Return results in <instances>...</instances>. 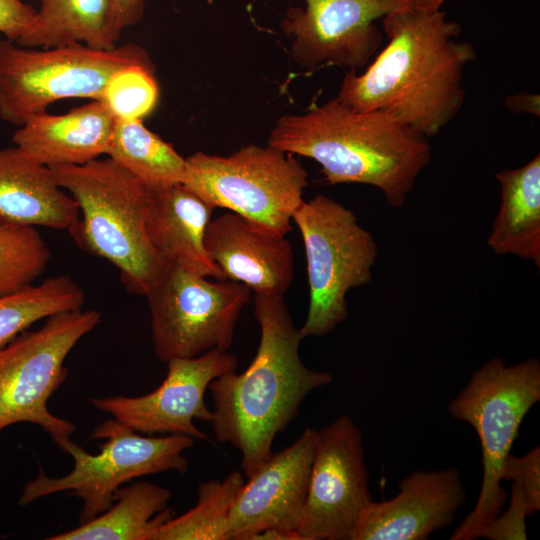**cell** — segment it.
<instances>
[{
	"mask_svg": "<svg viewBox=\"0 0 540 540\" xmlns=\"http://www.w3.org/2000/svg\"><path fill=\"white\" fill-rule=\"evenodd\" d=\"M268 145L315 160L330 185L378 188L401 207L432 154L428 138L380 111H358L337 97L302 114L284 115Z\"/></svg>",
	"mask_w": 540,
	"mask_h": 540,
	"instance_id": "obj_3",
	"label": "cell"
},
{
	"mask_svg": "<svg viewBox=\"0 0 540 540\" xmlns=\"http://www.w3.org/2000/svg\"><path fill=\"white\" fill-rule=\"evenodd\" d=\"M316 430L272 455L240 488L227 527V540H252L268 529L296 530L308 493Z\"/></svg>",
	"mask_w": 540,
	"mask_h": 540,
	"instance_id": "obj_15",
	"label": "cell"
},
{
	"mask_svg": "<svg viewBox=\"0 0 540 540\" xmlns=\"http://www.w3.org/2000/svg\"><path fill=\"white\" fill-rule=\"evenodd\" d=\"M237 364L233 354L220 350L171 359L165 379L155 390L138 397L92 398L90 403L136 432L180 434L207 441L208 436L194 420L211 422L206 390L212 380L236 370Z\"/></svg>",
	"mask_w": 540,
	"mask_h": 540,
	"instance_id": "obj_14",
	"label": "cell"
},
{
	"mask_svg": "<svg viewBox=\"0 0 540 540\" xmlns=\"http://www.w3.org/2000/svg\"><path fill=\"white\" fill-rule=\"evenodd\" d=\"M411 7L426 11L440 10L447 0H407Z\"/></svg>",
	"mask_w": 540,
	"mask_h": 540,
	"instance_id": "obj_35",
	"label": "cell"
},
{
	"mask_svg": "<svg viewBox=\"0 0 540 540\" xmlns=\"http://www.w3.org/2000/svg\"><path fill=\"white\" fill-rule=\"evenodd\" d=\"M205 249L225 279L260 294L284 295L294 276V252L286 235L234 212L211 219Z\"/></svg>",
	"mask_w": 540,
	"mask_h": 540,
	"instance_id": "obj_17",
	"label": "cell"
},
{
	"mask_svg": "<svg viewBox=\"0 0 540 540\" xmlns=\"http://www.w3.org/2000/svg\"><path fill=\"white\" fill-rule=\"evenodd\" d=\"M529 516L523 493L516 483H512L510 503L485 528L482 537L491 540L527 539L525 519Z\"/></svg>",
	"mask_w": 540,
	"mask_h": 540,
	"instance_id": "obj_30",
	"label": "cell"
},
{
	"mask_svg": "<svg viewBox=\"0 0 540 540\" xmlns=\"http://www.w3.org/2000/svg\"><path fill=\"white\" fill-rule=\"evenodd\" d=\"M101 321L94 309L57 313L0 347V432L17 423L38 425L59 446L75 425L53 415L48 400L68 375L65 359Z\"/></svg>",
	"mask_w": 540,
	"mask_h": 540,
	"instance_id": "obj_10",
	"label": "cell"
},
{
	"mask_svg": "<svg viewBox=\"0 0 540 540\" xmlns=\"http://www.w3.org/2000/svg\"><path fill=\"white\" fill-rule=\"evenodd\" d=\"M116 119L101 100L53 115L36 114L15 131L12 141L48 167L82 165L106 155Z\"/></svg>",
	"mask_w": 540,
	"mask_h": 540,
	"instance_id": "obj_18",
	"label": "cell"
},
{
	"mask_svg": "<svg viewBox=\"0 0 540 540\" xmlns=\"http://www.w3.org/2000/svg\"><path fill=\"white\" fill-rule=\"evenodd\" d=\"M500 206L487 239L499 255H514L540 267V155L522 167L495 174Z\"/></svg>",
	"mask_w": 540,
	"mask_h": 540,
	"instance_id": "obj_21",
	"label": "cell"
},
{
	"mask_svg": "<svg viewBox=\"0 0 540 540\" xmlns=\"http://www.w3.org/2000/svg\"><path fill=\"white\" fill-rule=\"evenodd\" d=\"M304 1V8L287 10L281 28L292 39L293 61L308 71L325 65L362 68L383 40L375 21L411 7L407 0Z\"/></svg>",
	"mask_w": 540,
	"mask_h": 540,
	"instance_id": "obj_13",
	"label": "cell"
},
{
	"mask_svg": "<svg viewBox=\"0 0 540 540\" xmlns=\"http://www.w3.org/2000/svg\"><path fill=\"white\" fill-rule=\"evenodd\" d=\"M32 27L15 43L22 47L50 48L75 43L112 49L111 0H39Z\"/></svg>",
	"mask_w": 540,
	"mask_h": 540,
	"instance_id": "obj_23",
	"label": "cell"
},
{
	"mask_svg": "<svg viewBox=\"0 0 540 540\" xmlns=\"http://www.w3.org/2000/svg\"><path fill=\"white\" fill-rule=\"evenodd\" d=\"M501 480L513 481L522 493L529 516L540 510V448L516 457L509 453L501 470Z\"/></svg>",
	"mask_w": 540,
	"mask_h": 540,
	"instance_id": "obj_29",
	"label": "cell"
},
{
	"mask_svg": "<svg viewBox=\"0 0 540 540\" xmlns=\"http://www.w3.org/2000/svg\"><path fill=\"white\" fill-rule=\"evenodd\" d=\"M292 222L303 239L309 286L300 334L322 337L346 319L347 293L370 283L377 244L352 210L323 194L303 200Z\"/></svg>",
	"mask_w": 540,
	"mask_h": 540,
	"instance_id": "obj_8",
	"label": "cell"
},
{
	"mask_svg": "<svg viewBox=\"0 0 540 540\" xmlns=\"http://www.w3.org/2000/svg\"><path fill=\"white\" fill-rule=\"evenodd\" d=\"M252 540H303L296 530L268 529L256 534Z\"/></svg>",
	"mask_w": 540,
	"mask_h": 540,
	"instance_id": "obj_34",
	"label": "cell"
},
{
	"mask_svg": "<svg viewBox=\"0 0 540 540\" xmlns=\"http://www.w3.org/2000/svg\"><path fill=\"white\" fill-rule=\"evenodd\" d=\"M106 155L153 192L182 184L186 159L142 120H116Z\"/></svg>",
	"mask_w": 540,
	"mask_h": 540,
	"instance_id": "obj_24",
	"label": "cell"
},
{
	"mask_svg": "<svg viewBox=\"0 0 540 540\" xmlns=\"http://www.w3.org/2000/svg\"><path fill=\"white\" fill-rule=\"evenodd\" d=\"M186 159L182 184L205 202L226 208L282 235L308 186V173L293 155L254 144L228 156L201 151Z\"/></svg>",
	"mask_w": 540,
	"mask_h": 540,
	"instance_id": "obj_9",
	"label": "cell"
},
{
	"mask_svg": "<svg viewBox=\"0 0 540 540\" xmlns=\"http://www.w3.org/2000/svg\"><path fill=\"white\" fill-rule=\"evenodd\" d=\"M169 489L138 481L120 487L113 504L79 526L47 537L49 540H149L151 533L173 516Z\"/></svg>",
	"mask_w": 540,
	"mask_h": 540,
	"instance_id": "obj_22",
	"label": "cell"
},
{
	"mask_svg": "<svg viewBox=\"0 0 540 540\" xmlns=\"http://www.w3.org/2000/svg\"><path fill=\"white\" fill-rule=\"evenodd\" d=\"M90 438L104 440L98 454H89L71 438L67 439L58 447L71 455L73 469L58 478L40 470L23 487L19 505L66 491L82 501L79 520L84 523L106 511L113 504L116 491L128 481L166 471L184 474L188 460L183 453L195 440L180 434L141 436L116 419L97 425Z\"/></svg>",
	"mask_w": 540,
	"mask_h": 540,
	"instance_id": "obj_6",
	"label": "cell"
},
{
	"mask_svg": "<svg viewBox=\"0 0 540 540\" xmlns=\"http://www.w3.org/2000/svg\"><path fill=\"white\" fill-rule=\"evenodd\" d=\"M457 468L416 470L402 479L390 500L372 501L351 540H424L450 526L466 502Z\"/></svg>",
	"mask_w": 540,
	"mask_h": 540,
	"instance_id": "obj_16",
	"label": "cell"
},
{
	"mask_svg": "<svg viewBox=\"0 0 540 540\" xmlns=\"http://www.w3.org/2000/svg\"><path fill=\"white\" fill-rule=\"evenodd\" d=\"M154 64H133L115 72L101 101L116 120H144L159 101Z\"/></svg>",
	"mask_w": 540,
	"mask_h": 540,
	"instance_id": "obj_28",
	"label": "cell"
},
{
	"mask_svg": "<svg viewBox=\"0 0 540 540\" xmlns=\"http://www.w3.org/2000/svg\"><path fill=\"white\" fill-rule=\"evenodd\" d=\"M36 12L21 0H0V33L16 42L32 27Z\"/></svg>",
	"mask_w": 540,
	"mask_h": 540,
	"instance_id": "obj_31",
	"label": "cell"
},
{
	"mask_svg": "<svg viewBox=\"0 0 540 540\" xmlns=\"http://www.w3.org/2000/svg\"><path fill=\"white\" fill-rule=\"evenodd\" d=\"M133 64H153L135 43L112 49L75 43L37 50L0 40V118L21 126L58 100H100L112 75Z\"/></svg>",
	"mask_w": 540,
	"mask_h": 540,
	"instance_id": "obj_7",
	"label": "cell"
},
{
	"mask_svg": "<svg viewBox=\"0 0 540 540\" xmlns=\"http://www.w3.org/2000/svg\"><path fill=\"white\" fill-rule=\"evenodd\" d=\"M50 168L79 207V219L68 230L75 243L113 264L129 292L146 296L171 265L146 233L153 191L109 157Z\"/></svg>",
	"mask_w": 540,
	"mask_h": 540,
	"instance_id": "obj_4",
	"label": "cell"
},
{
	"mask_svg": "<svg viewBox=\"0 0 540 540\" xmlns=\"http://www.w3.org/2000/svg\"><path fill=\"white\" fill-rule=\"evenodd\" d=\"M363 437L348 415L316 430L310 481L297 529L303 540H351L373 501Z\"/></svg>",
	"mask_w": 540,
	"mask_h": 540,
	"instance_id": "obj_12",
	"label": "cell"
},
{
	"mask_svg": "<svg viewBox=\"0 0 540 540\" xmlns=\"http://www.w3.org/2000/svg\"><path fill=\"white\" fill-rule=\"evenodd\" d=\"M540 401V361L529 358L507 365L492 358L476 369L466 386L449 402V414L468 423L481 445L483 476L472 511L451 534V540L481 538L502 511L507 492L501 485L505 458L528 411Z\"/></svg>",
	"mask_w": 540,
	"mask_h": 540,
	"instance_id": "obj_5",
	"label": "cell"
},
{
	"mask_svg": "<svg viewBox=\"0 0 540 540\" xmlns=\"http://www.w3.org/2000/svg\"><path fill=\"white\" fill-rule=\"evenodd\" d=\"M207 278L171 264L146 294L154 352L160 361L228 351L232 345L251 290L232 280Z\"/></svg>",
	"mask_w": 540,
	"mask_h": 540,
	"instance_id": "obj_11",
	"label": "cell"
},
{
	"mask_svg": "<svg viewBox=\"0 0 540 540\" xmlns=\"http://www.w3.org/2000/svg\"><path fill=\"white\" fill-rule=\"evenodd\" d=\"M213 210V206L183 184L153 192L145 220L147 236L169 264L224 280L223 272L204 246L205 230Z\"/></svg>",
	"mask_w": 540,
	"mask_h": 540,
	"instance_id": "obj_20",
	"label": "cell"
},
{
	"mask_svg": "<svg viewBox=\"0 0 540 540\" xmlns=\"http://www.w3.org/2000/svg\"><path fill=\"white\" fill-rule=\"evenodd\" d=\"M505 106L513 113L540 115V98L536 93L520 92L506 97Z\"/></svg>",
	"mask_w": 540,
	"mask_h": 540,
	"instance_id": "obj_33",
	"label": "cell"
},
{
	"mask_svg": "<svg viewBox=\"0 0 540 540\" xmlns=\"http://www.w3.org/2000/svg\"><path fill=\"white\" fill-rule=\"evenodd\" d=\"M389 41L367 69L347 72L336 96L358 111H380L426 138L438 135L465 102V67L474 46L441 10L407 7L382 18Z\"/></svg>",
	"mask_w": 540,
	"mask_h": 540,
	"instance_id": "obj_1",
	"label": "cell"
},
{
	"mask_svg": "<svg viewBox=\"0 0 540 540\" xmlns=\"http://www.w3.org/2000/svg\"><path fill=\"white\" fill-rule=\"evenodd\" d=\"M51 258L35 227L0 223V295L34 284Z\"/></svg>",
	"mask_w": 540,
	"mask_h": 540,
	"instance_id": "obj_27",
	"label": "cell"
},
{
	"mask_svg": "<svg viewBox=\"0 0 540 540\" xmlns=\"http://www.w3.org/2000/svg\"><path fill=\"white\" fill-rule=\"evenodd\" d=\"M244 482L239 471H232L222 480L201 482L195 506L164 521L149 540H227L230 512Z\"/></svg>",
	"mask_w": 540,
	"mask_h": 540,
	"instance_id": "obj_25",
	"label": "cell"
},
{
	"mask_svg": "<svg viewBox=\"0 0 540 540\" xmlns=\"http://www.w3.org/2000/svg\"><path fill=\"white\" fill-rule=\"evenodd\" d=\"M144 6L145 0H111L110 32L116 43L126 28L139 22Z\"/></svg>",
	"mask_w": 540,
	"mask_h": 540,
	"instance_id": "obj_32",
	"label": "cell"
},
{
	"mask_svg": "<svg viewBox=\"0 0 540 540\" xmlns=\"http://www.w3.org/2000/svg\"><path fill=\"white\" fill-rule=\"evenodd\" d=\"M74 198L50 167L17 146L0 149V223L69 230L79 219Z\"/></svg>",
	"mask_w": 540,
	"mask_h": 540,
	"instance_id": "obj_19",
	"label": "cell"
},
{
	"mask_svg": "<svg viewBox=\"0 0 540 540\" xmlns=\"http://www.w3.org/2000/svg\"><path fill=\"white\" fill-rule=\"evenodd\" d=\"M85 294L68 275L0 295V347L34 323L57 313L82 309Z\"/></svg>",
	"mask_w": 540,
	"mask_h": 540,
	"instance_id": "obj_26",
	"label": "cell"
},
{
	"mask_svg": "<svg viewBox=\"0 0 540 540\" xmlns=\"http://www.w3.org/2000/svg\"><path fill=\"white\" fill-rule=\"evenodd\" d=\"M254 315L260 340L253 360L243 372L230 371L208 386L215 438L240 452L246 477L272 455L275 437L297 416L306 396L333 380L329 372L302 362L303 338L284 295L256 293Z\"/></svg>",
	"mask_w": 540,
	"mask_h": 540,
	"instance_id": "obj_2",
	"label": "cell"
}]
</instances>
